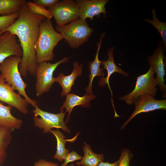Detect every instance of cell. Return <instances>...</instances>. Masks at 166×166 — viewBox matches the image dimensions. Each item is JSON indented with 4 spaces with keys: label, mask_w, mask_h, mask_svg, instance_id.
<instances>
[{
    "label": "cell",
    "mask_w": 166,
    "mask_h": 166,
    "mask_svg": "<svg viewBox=\"0 0 166 166\" xmlns=\"http://www.w3.org/2000/svg\"><path fill=\"white\" fill-rule=\"evenodd\" d=\"M55 21L57 26L61 27L79 19V11L76 2L64 0L59 2L48 10Z\"/></svg>",
    "instance_id": "obj_8"
},
{
    "label": "cell",
    "mask_w": 166,
    "mask_h": 166,
    "mask_svg": "<svg viewBox=\"0 0 166 166\" xmlns=\"http://www.w3.org/2000/svg\"><path fill=\"white\" fill-rule=\"evenodd\" d=\"M56 31L61 34L65 42L73 49L79 47L86 42L93 32L86 20L81 18L61 27H56Z\"/></svg>",
    "instance_id": "obj_4"
},
{
    "label": "cell",
    "mask_w": 166,
    "mask_h": 166,
    "mask_svg": "<svg viewBox=\"0 0 166 166\" xmlns=\"http://www.w3.org/2000/svg\"><path fill=\"white\" fill-rule=\"evenodd\" d=\"M108 0H77L79 11V18L84 20L87 18L93 20L95 16L100 17L106 12L105 5Z\"/></svg>",
    "instance_id": "obj_13"
},
{
    "label": "cell",
    "mask_w": 166,
    "mask_h": 166,
    "mask_svg": "<svg viewBox=\"0 0 166 166\" xmlns=\"http://www.w3.org/2000/svg\"></svg>",
    "instance_id": "obj_33"
},
{
    "label": "cell",
    "mask_w": 166,
    "mask_h": 166,
    "mask_svg": "<svg viewBox=\"0 0 166 166\" xmlns=\"http://www.w3.org/2000/svg\"><path fill=\"white\" fill-rule=\"evenodd\" d=\"M118 160L112 163L108 162H104L102 161L97 166H118Z\"/></svg>",
    "instance_id": "obj_30"
},
{
    "label": "cell",
    "mask_w": 166,
    "mask_h": 166,
    "mask_svg": "<svg viewBox=\"0 0 166 166\" xmlns=\"http://www.w3.org/2000/svg\"><path fill=\"white\" fill-rule=\"evenodd\" d=\"M0 101L18 110L21 113L26 114L29 112L28 104L24 98L18 93H16L11 86L5 82L0 74Z\"/></svg>",
    "instance_id": "obj_9"
},
{
    "label": "cell",
    "mask_w": 166,
    "mask_h": 166,
    "mask_svg": "<svg viewBox=\"0 0 166 166\" xmlns=\"http://www.w3.org/2000/svg\"><path fill=\"white\" fill-rule=\"evenodd\" d=\"M14 128L0 125V152H6V150L12 140Z\"/></svg>",
    "instance_id": "obj_23"
},
{
    "label": "cell",
    "mask_w": 166,
    "mask_h": 166,
    "mask_svg": "<svg viewBox=\"0 0 166 166\" xmlns=\"http://www.w3.org/2000/svg\"><path fill=\"white\" fill-rule=\"evenodd\" d=\"M154 73L152 66L150 65L146 73L137 77L133 90L128 94L119 97V99L131 105L142 97L155 96L158 88L156 87L157 83L154 78Z\"/></svg>",
    "instance_id": "obj_5"
},
{
    "label": "cell",
    "mask_w": 166,
    "mask_h": 166,
    "mask_svg": "<svg viewBox=\"0 0 166 166\" xmlns=\"http://www.w3.org/2000/svg\"><path fill=\"white\" fill-rule=\"evenodd\" d=\"M133 156V154L127 149H124L121 152L118 160V166H130V161Z\"/></svg>",
    "instance_id": "obj_26"
},
{
    "label": "cell",
    "mask_w": 166,
    "mask_h": 166,
    "mask_svg": "<svg viewBox=\"0 0 166 166\" xmlns=\"http://www.w3.org/2000/svg\"><path fill=\"white\" fill-rule=\"evenodd\" d=\"M12 108L10 105H4L2 102H0V125L19 130L21 127L22 121L12 114Z\"/></svg>",
    "instance_id": "obj_18"
},
{
    "label": "cell",
    "mask_w": 166,
    "mask_h": 166,
    "mask_svg": "<svg viewBox=\"0 0 166 166\" xmlns=\"http://www.w3.org/2000/svg\"><path fill=\"white\" fill-rule=\"evenodd\" d=\"M69 60V58L66 57L53 64L44 62L38 64L34 75L36 79L35 91L37 96H42L50 90L56 82L55 77H53L54 71L59 65L66 63Z\"/></svg>",
    "instance_id": "obj_6"
},
{
    "label": "cell",
    "mask_w": 166,
    "mask_h": 166,
    "mask_svg": "<svg viewBox=\"0 0 166 166\" xmlns=\"http://www.w3.org/2000/svg\"><path fill=\"white\" fill-rule=\"evenodd\" d=\"M49 132L55 136L57 142L56 152L53 158L60 162H62L65 156L69 152V150L65 148L66 142L69 141L73 142L77 138L79 132L73 138L68 139H65V136L58 129L56 130L51 129Z\"/></svg>",
    "instance_id": "obj_19"
},
{
    "label": "cell",
    "mask_w": 166,
    "mask_h": 166,
    "mask_svg": "<svg viewBox=\"0 0 166 166\" xmlns=\"http://www.w3.org/2000/svg\"><path fill=\"white\" fill-rule=\"evenodd\" d=\"M73 65V69L70 75L65 76L63 73H61L55 77V82H57L62 88L61 94V97L69 93L72 86L74 84L75 81L82 74L83 66L81 63L79 65L78 62L74 61Z\"/></svg>",
    "instance_id": "obj_16"
},
{
    "label": "cell",
    "mask_w": 166,
    "mask_h": 166,
    "mask_svg": "<svg viewBox=\"0 0 166 166\" xmlns=\"http://www.w3.org/2000/svg\"><path fill=\"white\" fill-rule=\"evenodd\" d=\"M6 156V152H0V164H2L5 161Z\"/></svg>",
    "instance_id": "obj_31"
},
{
    "label": "cell",
    "mask_w": 166,
    "mask_h": 166,
    "mask_svg": "<svg viewBox=\"0 0 166 166\" xmlns=\"http://www.w3.org/2000/svg\"><path fill=\"white\" fill-rule=\"evenodd\" d=\"M34 166H58V164L45 160L40 159L34 163Z\"/></svg>",
    "instance_id": "obj_29"
},
{
    "label": "cell",
    "mask_w": 166,
    "mask_h": 166,
    "mask_svg": "<svg viewBox=\"0 0 166 166\" xmlns=\"http://www.w3.org/2000/svg\"><path fill=\"white\" fill-rule=\"evenodd\" d=\"M166 50L161 41L158 44V47L156 48L152 55L148 57L149 65L152 66L154 72L156 75V78L157 85L160 90L166 93V86L164 83V77L165 75V64L164 59L165 57L164 52Z\"/></svg>",
    "instance_id": "obj_10"
},
{
    "label": "cell",
    "mask_w": 166,
    "mask_h": 166,
    "mask_svg": "<svg viewBox=\"0 0 166 166\" xmlns=\"http://www.w3.org/2000/svg\"><path fill=\"white\" fill-rule=\"evenodd\" d=\"M63 39V35L53 28L51 20H43L40 25L39 35L34 46L38 64L52 61L53 49Z\"/></svg>",
    "instance_id": "obj_2"
},
{
    "label": "cell",
    "mask_w": 166,
    "mask_h": 166,
    "mask_svg": "<svg viewBox=\"0 0 166 166\" xmlns=\"http://www.w3.org/2000/svg\"><path fill=\"white\" fill-rule=\"evenodd\" d=\"M135 108L129 118L122 124L121 128L123 129L128 123L136 115L157 109H166V100H157L154 97L146 96L137 100L134 104Z\"/></svg>",
    "instance_id": "obj_11"
},
{
    "label": "cell",
    "mask_w": 166,
    "mask_h": 166,
    "mask_svg": "<svg viewBox=\"0 0 166 166\" xmlns=\"http://www.w3.org/2000/svg\"><path fill=\"white\" fill-rule=\"evenodd\" d=\"M96 98V97L93 94L85 93L83 97L79 96L74 93H69L67 94L66 99L59 109L60 111H62L63 109H65V112H67L68 113L65 123H68L70 114L75 107L81 105L83 107L89 108L90 101Z\"/></svg>",
    "instance_id": "obj_15"
},
{
    "label": "cell",
    "mask_w": 166,
    "mask_h": 166,
    "mask_svg": "<svg viewBox=\"0 0 166 166\" xmlns=\"http://www.w3.org/2000/svg\"><path fill=\"white\" fill-rule=\"evenodd\" d=\"M32 111L34 114L33 118L34 126L41 129H43L44 133H47L53 128L61 129L63 131L70 133V131L64 119L65 112L63 111L57 114H54L44 111L40 109L38 105Z\"/></svg>",
    "instance_id": "obj_7"
},
{
    "label": "cell",
    "mask_w": 166,
    "mask_h": 166,
    "mask_svg": "<svg viewBox=\"0 0 166 166\" xmlns=\"http://www.w3.org/2000/svg\"><path fill=\"white\" fill-rule=\"evenodd\" d=\"M152 19L145 18V21L151 24L157 30L161 37L164 46L166 48V22H161L159 20L155 9H152Z\"/></svg>",
    "instance_id": "obj_22"
},
{
    "label": "cell",
    "mask_w": 166,
    "mask_h": 166,
    "mask_svg": "<svg viewBox=\"0 0 166 166\" xmlns=\"http://www.w3.org/2000/svg\"><path fill=\"white\" fill-rule=\"evenodd\" d=\"M18 17V13L8 15H0V31H3L9 26Z\"/></svg>",
    "instance_id": "obj_25"
},
{
    "label": "cell",
    "mask_w": 166,
    "mask_h": 166,
    "mask_svg": "<svg viewBox=\"0 0 166 166\" xmlns=\"http://www.w3.org/2000/svg\"><path fill=\"white\" fill-rule=\"evenodd\" d=\"M19 17L9 26L0 34L8 31L17 36L19 38L22 51V56L19 64L21 75L24 77L34 76L38 64L34 46L39 33V26L46 18L44 16L31 12L28 9L26 2L21 6Z\"/></svg>",
    "instance_id": "obj_1"
},
{
    "label": "cell",
    "mask_w": 166,
    "mask_h": 166,
    "mask_svg": "<svg viewBox=\"0 0 166 166\" xmlns=\"http://www.w3.org/2000/svg\"><path fill=\"white\" fill-rule=\"evenodd\" d=\"M105 34V33H102L101 34L99 42L97 44V49L94 59L93 61H90L89 63V69L90 72L88 76L89 81L88 87L85 89L86 93L89 94H93L92 83L94 78L96 76L103 77L105 75L103 71L104 69L100 68V65L102 61L99 60L98 56L101 45Z\"/></svg>",
    "instance_id": "obj_17"
},
{
    "label": "cell",
    "mask_w": 166,
    "mask_h": 166,
    "mask_svg": "<svg viewBox=\"0 0 166 166\" xmlns=\"http://www.w3.org/2000/svg\"><path fill=\"white\" fill-rule=\"evenodd\" d=\"M82 158V156L77 154L76 152L72 151L65 156L64 159V162L62 164L61 166H67L69 163L81 160Z\"/></svg>",
    "instance_id": "obj_27"
},
{
    "label": "cell",
    "mask_w": 166,
    "mask_h": 166,
    "mask_svg": "<svg viewBox=\"0 0 166 166\" xmlns=\"http://www.w3.org/2000/svg\"><path fill=\"white\" fill-rule=\"evenodd\" d=\"M83 147L84 156L81 161L77 162V165L83 166H97L99 164L104 160V156L103 154H97L92 150L90 146L85 142L84 143Z\"/></svg>",
    "instance_id": "obj_20"
},
{
    "label": "cell",
    "mask_w": 166,
    "mask_h": 166,
    "mask_svg": "<svg viewBox=\"0 0 166 166\" xmlns=\"http://www.w3.org/2000/svg\"><path fill=\"white\" fill-rule=\"evenodd\" d=\"M114 48L112 47L109 48L107 52L108 58L107 60L102 61L101 65L103 66V69L106 70L107 76L105 77H102L100 79L99 85L100 86L103 87L106 84L107 85L108 88L110 91L111 96V101L115 112V115L117 114L114 106L113 98V92L111 88L109 83V79L111 75L113 73H117L123 75L125 77L128 76V73L124 71L121 69L119 68L115 64L113 59V52Z\"/></svg>",
    "instance_id": "obj_14"
},
{
    "label": "cell",
    "mask_w": 166,
    "mask_h": 166,
    "mask_svg": "<svg viewBox=\"0 0 166 166\" xmlns=\"http://www.w3.org/2000/svg\"><path fill=\"white\" fill-rule=\"evenodd\" d=\"M25 0H0V15L4 16L19 13Z\"/></svg>",
    "instance_id": "obj_21"
},
{
    "label": "cell",
    "mask_w": 166,
    "mask_h": 166,
    "mask_svg": "<svg viewBox=\"0 0 166 166\" xmlns=\"http://www.w3.org/2000/svg\"><path fill=\"white\" fill-rule=\"evenodd\" d=\"M21 59L22 57L15 56L7 58L0 64V72L5 82L14 91L17 90L28 104L35 108L38 105L37 101L31 99L26 93L25 89L27 85L22 79L18 69Z\"/></svg>",
    "instance_id": "obj_3"
},
{
    "label": "cell",
    "mask_w": 166,
    "mask_h": 166,
    "mask_svg": "<svg viewBox=\"0 0 166 166\" xmlns=\"http://www.w3.org/2000/svg\"><path fill=\"white\" fill-rule=\"evenodd\" d=\"M69 166H75V165L73 164H72L70 165Z\"/></svg>",
    "instance_id": "obj_32"
},
{
    "label": "cell",
    "mask_w": 166,
    "mask_h": 166,
    "mask_svg": "<svg viewBox=\"0 0 166 166\" xmlns=\"http://www.w3.org/2000/svg\"><path fill=\"white\" fill-rule=\"evenodd\" d=\"M33 2L38 4L43 7L50 8L58 2V0H34Z\"/></svg>",
    "instance_id": "obj_28"
},
{
    "label": "cell",
    "mask_w": 166,
    "mask_h": 166,
    "mask_svg": "<svg viewBox=\"0 0 166 166\" xmlns=\"http://www.w3.org/2000/svg\"><path fill=\"white\" fill-rule=\"evenodd\" d=\"M26 5L29 10L32 13L43 16L46 19L51 20L52 16L49 11L43 6L34 2H28Z\"/></svg>",
    "instance_id": "obj_24"
},
{
    "label": "cell",
    "mask_w": 166,
    "mask_h": 166,
    "mask_svg": "<svg viewBox=\"0 0 166 166\" xmlns=\"http://www.w3.org/2000/svg\"><path fill=\"white\" fill-rule=\"evenodd\" d=\"M13 56L22 57V50L17 42L16 36L6 31L0 34V64Z\"/></svg>",
    "instance_id": "obj_12"
}]
</instances>
